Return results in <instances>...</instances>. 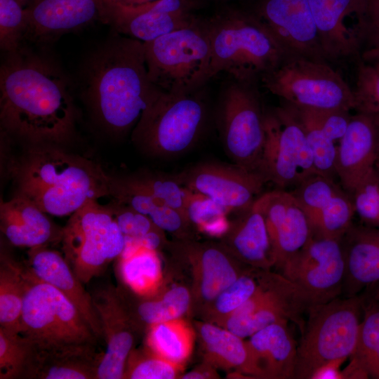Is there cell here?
Returning a JSON list of instances; mask_svg holds the SVG:
<instances>
[{
  "mask_svg": "<svg viewBox=\"0 0 379 379\" xmlns=\"http://www.w3.org/2000/svg\"><path fill=\"white\" fill-rule=\"evenodd\" d=\"M174 253L190 261L195 268L197 294L209 305L241 274L238 260L221 244L197 243L189 239L169 245Z\"/></svg>",
  "mask_w": 379,
  "mask_h": 379,
  "instance_id": "obj_23",
  "label": "cell"
},
{
  "mask_svg": "<svg viewBox=\"0 0 379 379\" xmlns=\"http://www.w3.org/2000/svg\"><path fill=\"white\" fill-rule=\"evenodd\" d=\"M363 58L365 61L379 64V45L368 47L363 53Z\"/></svg>",
  "mask_w": 379,
  "mask_h": 379,
  "instance_id": "obj_53",
  "label": "cell"
},
{
  "mask_svg": "<svg viewBox=\"0 0 379 379\" xmlns=\"http://www.w3.org/2000/svg\"><path fill=\"white\" fill-rule=\"evenodd\" d=\"M154 0H100L102 6H137Z\"/></svg>",
  "mask_w": 379,
  "mask_h": 379,
  "instance_id": "obj_52",
  "label": "cell"
},
{
  "mask_svg": "<svg viewBox=\"0 0 379 379\" xmlns=\"http://www.w3.org/2000/svg\"><path fill=\"white\" fill-rule=\"evenodd\" d=\"M191 304V295L183 286H175L165 291L160 297L143 301L136 308L135 321L150 326L182 318ZM137 324V323H136Z\"/></svg>",
  "mask_w": 379,
  "mask_h": 379,
  "instance_id": "obj_38",
  "label": "cell"
},
{
  "mask_svg": "<svg viewBox=\"0 0 379 379\" xmlns=\"http://www.w3.org/2000/svg\"><path fill=\"white\" fill-rule=\"evenodd\" d=\"M92 298L106 344L96 379H122L128 357L133 350L137 324L114 289L99 291Z\"/></svg>",
  "mask_w": 379,
  "mask_h": 379,
  "instance_id": "obj_20",
  "label": "cell"
},
{
  "mask_svg": "<svg viewBox=\"0 0 379 379\" xmlns=\"http://www.w3.org/2000/svg\"><path fill=\"white\" fill-rule=\"evenodd\" d=\"M326 60H337L359 53L364 44L361 32L349 18L362 22L368 0H307Z\"/></svg>",
  "mask_w": 379,
  "mask_h": 379,
  "instance_id": "obj_21",
  "label": "cell"
},
{
  "mask_svg": "<svg viewBox=\"0 0 379 379\" xmlns=\"http://www.w3.org/2000/svg\"><path fill=\"white\" fill-rule=\"evenodd\" d=\"M258 277L251 273L241 274L208 305L210 322L218 324L235 310L246 302L255 293Z\"/></svg>",
  "mask_w": 379,
  "mask_h": 379,
  "instance_id": "obj_43",
  "label": "cell"
},
{
  "mask_svg": "<svg viewBox=\"0 0 379 379\" xmlns=\"http://www.w3.org/2000/svg\"><path fill=\"white\" fill-rule=\"evenodd\" d=\"M77 81L91 119L113 135L133 130L162 93L149 78L144 43L114 32L88 52Z\"/></svg>",
  "mask_w": 379,
  "mask_h": 379,
  "instance_id": "obj_2",
  "label": "cell"
},
{
  "mask_svg": "<svg viewBox=\"0 0 379 379\" xmlns=\"http://www.w3.org/2000/svg\"><path fill=\"white\" fill-rule=\"evenodd\" d=\"M312 110L326 135L335 142H339L347 129L352 117L350 111Z\"/></svg>",
  "mask_w": 379,
  "mask_h": 379,
  "instance_id": "obj_48",
  "label": "cell"
},
{
  "mask_svg": "<svg viewBox=\"0 0 379 379\" xmlns=\"http://www.w3.org/2000/svg\"><path fill=\"white\" fill-rule=\"evenodd\" d=\"M65 259L82 283L88 282L121 254L125 238L109 205L91 200L62 228Z\"/></svg>",
  "mask_w": 379,
  "mask_h": 379,
  "instance_id": "obj_11",
  "label": "cell"
},
{
  "mask_svg": "<svg viewBox=\"0 0 379 379\" xmlns=\"http://www.w3.org/2000/svg\"><path fill=\"white\" fill-rule=\"evenodd\" d=\"M157 251L125 238L119 257L120 274L126 285L138 295H154L161 285V262Z\"/></svg>",
  "mask_w": 379,
  "mask_h": 379,
  "instance_id": "obj_31",
  "label": "cell"
},
{
  "mask_svg": "<svg viewBox=\"0 0 379 379\" xmlns=\"http://www.w3.org/2000/svg\"><path fill=\"white\" fill-rule=\"evenodd\" d=\"M241 5L262 23L288 58L326 61L307 0H247Z\"/></svg>",
  "mask_w": 379,
  "mask_h": 379,
  "instance_id": "obj_14",
  "label": "cell"
},
{
  "mask_svg": "<svg viewBox=\"0 0 379 379\" xmlns=\"http://www.w3.org/2000/svg\"><path fill=\"white\" fill-rule=\"evenodd\" d=\"M110 197L148 216L164 231L174 234L181 239H189L191 223L186 216L155 197L131 175H111Z\"/></svg>",
  "mask_w": 379,
  "mask_h": 379,
  "instance_id": "obj_28",
  "label": "cell"
},
{
  "mask_svg": "<svg viewBox=\"0 0 379 379\" xmlns=\"http://www.w3.org/2000/svg\"><path fill=\"white\" fill-rule=\"evenodd\" d=\"M74 85L48 46L23 43L0 67L1 132L29 144L63 145L76 133Z\"/></svg>",
  "mask_w": 379,
  "mask_h": 379,
  "instance_id": "obj_1",
  "label": "cell"
},
{
  "mask_svg": "<svg viewBox=\"0 0 379 379\" xmlns=\"http://www.w3.org/2000/svg\"><path fill=\"white\" fill-rule=\"evenodd\" d=\"M29 270L41 281L53 286L79 310L98 338H102L93 298L81 285L65 258L46 246L29 248Z\"/></svg>",
  "mask_w": 379,
  "mask_h": 379,
  "instance_id": "obj_25",
  "label": "cell"
},
{
  "mask_svg": "<svg viewBox=\"0 0 379 379\" xmlns=\"http://www.w3.org/2000/svg\"><path fill=\"white\" fill-rule=\"evenodd\" d=\"M260 81L271 93L296 107L354 109L353 89L325 60L288 58Z\"/></svg>",
  "mask_w": 379,
  "mask_h": 379,
  "instance_id": "obj_10",
  "label": "cell"
},
{
  "mask_svg": "<svg viewBox=\"0 0 379 379\" xmlns=\"http://www.w3.org/2000/svg\"><path fill=\"white\" fill-rule=\"evenodd\" d=\"M27 288L20 334L34 353L95 348L98 337L77 307L60 291L25 269Z\"/></svg>",
  "mask_w": 379,
  "mask_h": 379,
  "instance_id": "obj_5",
  "label": "cell"
},
{
  "mask_svg": "<svg viewBox=\"0 0 379 379\" xmlns=\"http://www.w3.org/2000/svg\"><path fill=\"white\" fill-rule=\"evenodd\" d=\"M376 166H377L378 168H379V156H378V158Z\"/></svg>",
  "mask_w": 379,
  "mask_h": 379,
  "instance_id": "obj_56",
  "label": "cell"
},
{
  "mask_svg": "<svg viewBox=\"0 0 379 379\" xmlns=\"http://www.w3.org/2000/svg\"><path fill=\"white\" fill-rule=\"evenodd\" d=\"M143 43L149 78L162 91L190 92L208 81L211 47L204 18Z\"/></svg>",
  "mask_w": 379,
  "mask_h": 379,
  "instance_id": "obj_7",
  "label": "cell"
},
{
  "mask_svg": "<svg viewBox=\"0 0 379 379\" xmlns=\"http://www.w3.org/2000/svg\"><path fill=\"white\" fill-rule=\"evenodd\" d=\"M354 213L351 195L340 187L308 218L312 236L341 239L352 224Z\"/></svg>",
  "mask_w": 379,
  "mask_h": 379,
  "instance_id": "obj_35",
  "label": "cell"
},
{
  "mask_svg": "<svg viewBox=\"0 0 379 379\" xmlns=\"http://www.w3.org/2000/svg\"><path fill=\"white\" fill-rule=\"evenodd\" d=\"M254 202L265 216L275 265L281 268L312 237L307 215L291 191L284 189L264 193Z\"/></svg>",
  "mask_w": 379,
  "mask_h": 379,
  "instance_id": "obj_18",
  "label": "cell"
},
{
  "mask_svg": "<svg viewBox=\"0 0 379 379\" xmlns=\"http://www.w3.org/2000/svg\"><path fill=\"white\" fill-rule=\"evenodd\" d=\"M183 366L168 361L153 353L146 346L133 349L124 371L125 379H173L178 378Z\"/></svg>",
  "mask_w": 379,
  "mask_h": 379,
  "instance_id": "obj_41",
  "label": "cell"
},
{
  "mask_svg": "<svg viewBox=\"0 0 379 379\" xmlns=\"http://www.w3.org/2000/svg\"><path fill=\"white\" fill-rule=\"evenodd\" d=\"M287 324H270L249 337L246 374L258 378H295L298 346Z\"/></svg>",
  "mask_w": 379,
  "mask_h": 379,
  "instance_id": "obj_24",
  "label": "cell"
},
{
  "mask_svg": "<svg viewBox=\"0 0 379 379\" xmlns=\"http://www.w3.org/2000/svg\"><path fill=\"white\" fill-rule=\"evenodd\" d=\"M312 305L329 302L340 293L345 275L340 239L312 237L304 247L281 268Z\"/></svg>",
  "mask_w": 379,
  "mask_h": 379,
  "instance_id": "obj_13",
  "label": "cell"
},
{
  "mask_svg": "<svg viewBox=\"0 0 379 379\" xmlns=\"http://www.w3.org/2000/svg\"><path fill=\"white\" fill-rule=\"evenodd\" d=\"M24 8H26L32 0H17Z\"/></svg>",
  "mask_w": 379,
  "mask_h": 379,
  "instance_id": "obj_55",
  "label": "cell"
},
{
  "mask_svg": "<svg viewBox=\"0 0 379 379\" xmlns=\"http://www.w3.org/2000/svg\"><path fill=\"white\" fill-rule=\"evenodd\" d=\"M108 205L124 237L152 250L158 251L165 246L164 231L148 216L114 199Z\"/></svg>",
  "mask_w": 379,
  "mask_h": 379,
  "instance_id": "obj_37",
  "label": "cell"
},
{
  "mask_svg": "<svg viewBox=\"0 0 379 379\" xmlns=\"http://www.w3.org/2000/svg\"><path fill=\"white\" fill-rule=\"evenodd\" d=\"M211 60L208 81L220 72L256 82L288 58L262 23L247 8L224 6L205 18Z\"/></svg>",
  "mask_w": 379,
  "mask_h": 379,
  "instance_id": "obj_4",
  "label": "cell"
},
{
  "mask_svg": "<svg viewBox=\"0 0 379 379\" xmlns=\"http://www.w3.org/2000/svg\"><path fill=\"white\" fill-rule=\"evenodd\" d=\"M27 20L17 0H0V48L4 53L18 49L25 43Z\"/></svg>",
  "mask_w": 379,
  "mask_h": 379,
  "instance_id": "obj_44",
  "label": "cell"
},
{
  "mask_svg": "<svg viewBox=\"0 0 379 379\" xmlns=\"http://www.w3.org/2000/svg\"><path fill=\"white\" fill-rule=\"evenodd\" d=\"M199 3L154 0L137 6H102L100 21L114 32L147 42L195 22L199 17L194 10Z\"/></svg>",
  "mask_w": 379,
  "mask_h": 379,
  "instance_id": "obj_16",
  "label": "cell"
},
{
  "mask_svg": "<svg viewBox=\"0 0 379 379\" xmlns=\"http://www.w3.org/2000/svg\"><path fill=\"white\" fill-rule=\"evenodd\" d=\"M346 359H334L322 364L313 372L310 379H343L340 368Z\"/></svg>",
  "mask_w": 379,
  "mask_h": 379,
  "instance_id": "obj_50",
  "label": "cell"
},
{
  "mask_svg": "<svg viewBox=\"0 0 379 379\" xmlns=\"http://www.w3.org/2000/svg\"><path fill=\"white\" fill-rule=\"evenodd\" d=\"M378 227H379V223H378Z\"/></svg>",
  "mask_w": 379,
  "mask_h": 379,
  "instance_id": "obj_58",
  "label": "cell"
},
{
  "mask_svg": "<svg viewBox=\"0 0 379 379\" xmlns=\"http://www.w3.org/2000/svg\"><path fill=\"white\" fill-rule=\"evenodd\" d=\"M207 1H214V2H217V3H227V2H232V1H238V2H240L241 4L246 1L247 0H207Z\"/></svg>",
  "mask_w": 379,
  "mask_h": 379,
  "instance_id": "obj_54",
  "label": "cell"
},
{
  "mask_svg": "<svg viewBox=\"0 0 379 379\" xmlns=\"http://www.w3.org/2000/svg\"><path fill=\"white\" fill-rule=\"evenodd\" d=\"M211 365L205 367H199L186 373L180 377L182 379H204L217 378V375L214 370L212 369Z\"/></svg>",
  "mask_w": 379,
  "mask_h": 379,
  "instance_id": "obj_51",
  "label": "cell"
},
{
  "mask_svg": "<svg viewBox=\"0 0 379 379\" xmlns=\"http://www.w3.org/2000/svg\"><path fill=\"white\" fill-rule=\"evenodd\" d=\"M361 305L359 298L351 297L310 307L297 347L295 378L310 379L322 364L350 357L357 343Z\"/></svg>",
  "mask_w": 379,
  "mask_h": 379,
  "instance_id": "obj_8",
  "label": "cell"
},
{
  "mask_svg": "<svg viewBox=\"0 0 379 379\" xmlns=\"http://www.w3.org/2000/svg\"><path fill=\"white\" fill-rule=\"evenodd\" d=\"M131 176L138 185L163 203L179 211L186 216L185 205L187 188L183 187L174 177L151 173H141L131 175Z\"/></svg>",
  "mask_w": 379,
  "mask_h": 379,
  "instance_id": "obj_46",
  "label": "cell"
},
{
  "mask_svg": "<svg viewBox=\"0 0 379 379\" xmlns=\"http://www.w3.org/2000/svg\"><path fill=\"white\" fill-rule=\"evenodd\" d=\"M27 288L25 269L4 251L0 265V328L20 334L23 302Z\"/></svg>",
  "mask_w": 379,
  "mask_h": 379,
  "instance_id": "obj_33",
  "label": "cell"
},
{
  "mask_svg": "<svg viewBox=\"0 0 379 379\" xmlns=\"http://www.w3.org/2000/svg\"><path fill=\"white\" fill-rule=\"evenodd\" d=\"M185 211L191 225L208 235L222 237L229 230L227 211L211 198L189 189Z\"/></svg>",
  "mask_w": 379,
  "mask_h": 379,
  "instance_id": "obj_39",
  "label": "cell"
},
{
  "mask_svg": "<svg viewBox=\"0 0 379 379\" xmlns=\"http://www.w3.org/2000/svg\"><path fill=\"white\" fill-rule=\"evenodd\" d=\"M101 356L95 348L56 353L32 352L23 378L96 379Z\"/></svg>",
  "mask_w": 379,
  "mask_h": 379,
  "instance_id": "obj_30",
  "label": "cell"
},
{
  "mask_svg": "<svg viewBox=\"0 0 379 379\" xmlns=\"http://www.w3.org/2000/svg\"><path fill=\"white\" fill-rule=\"evenodd\" d=\"M362 22L364 43L368 47L379 45V0H368Z\"/></svg>",
  "mask_w": 379,
  "mask_h": 379,
  "instance_id": "obj_49",
  "label": "cell"
},
{
  "mask_svg": "<svg viewBox=\"0 0 379 379\" xmlns=\"http://www.w3.org/2000/svg\"><path fill=\"white\" fill-rule=\"evenodd\" d=\"M290 106L304 129L317 173L335 180L337 178V145L335 142L322 129L312 109Z\"/></svg>",
  "mask_w": 379,
  "mask_h": 379,
  "instance_id": "obj_36",
  "label": "cell"
},
{
  "mask_svg": "<svg viewBox=\"0 0 379 379\" xmlns=\"http://www.w3.org/2000/svg\"><path fill=\"white\" fill-rule=\"evenodd\" d=\"M265 127L266 140L258 173L267 182L284 190L318 174L304 129L291 106L284 103L266 111Z\"/></svg>",
  "mask_w": 379,
  "mask_h": 379,
  "instance_id": "obj_12",
  "label": "cell"
},
{
  "mask_svg": "<svg viewBox=\"0 0 379 379\" xmlns=\"http://www.w3.org/2000/svg\"><path fill=\"white\" fill-rule=\"evenodd\" d=\"M8 173L15 194L52 215H71L89 201L110 196L111 175L98 164L58 144H29L9 162Z\"/></svg>",
  "mask_w": 379,
  "mask_h": 379,
  "instance_id": "obj_3",
  "label": "cell"
},
{
  "mask_svg": "<svg viewBox=\"0 0 379 379\" xmlns=\"http://www.w3.org/2000/svg\"><path fill=\"white\" fill-rule=\"evenodd\" d=\"M355 212L369 226L379 223V168L363 178L351 195Z\"/></svg>",
  "mask_w": 379,
  "mask_h": 379,
  "instance_id": "obj_47",
  "label": "cell"
},
{
  "mask_svg": "<svg viewBox=\"0 0 379 379\" xmlns=\"http://www.w3.org/2000/svg\"><path fill=\"white\" fill-rule=\"evenodd\" d=\"M352 290L379 281V227L353 223L340 239Z\"/></svg>",
  "mask_w": 379,
  "mask_h": 379,
  "instance_id": "obj_29",
  "label": "cell"
},
{
  "mask_svg": "<svg viewBox=\"0 0 379 379\" xmlns=\"http://www.w3.org/2000/svg\"><path fill=\"white\" fill-rule=\"evenodd\" d=\"M222 246L238 260L267 270L275 265L266 220L255 202L232 222Z\"/></svg>",
  "mask_w": 379,
  "mask_h": 379,
  "instance_id": "obj_27",
  "label": "cell"
},
{
  "mask_svg": "<svg viewBox=\"0 0 379 379\" xmlns=\"http://www.w3.org/2000/svg\"><path fill=\"white\" fill-rule=\"evenodd\" d=\"M206 85L190 92L162 91L132 130L133 143L159 158L181 155L198 142L208 121Z\"/></svg>",
  "mask_w": 379,
  "mask_h": 379,
  "instance_id": "obj_6",
  "label": "cell"
},
{
  "mask_svg": "<svg viewBox=\"0 0 379 379\" xmlns=\"http://www.w3.org/2000/svg\"><path fill=\"white\" fill-rule=\"evenodd\" d=\"M195 333L182 318L148 326L146 347L160 357L183 366L192 353Z\"/></svg>",
  "mask_w": 379,
  "mask_h": 379,
  "instance_id": "obj_34",
  "label": "cell"
},
{
  "mask_svg": "<svg viewBox=\"0 0 379 379\" xmlns=\"http://www.w3.org/2000/svg\"><path fill=\"white\" fill-rule=\"evenodd\" d=\"M34 203L19 194L0 206L1 230L13 246L29 248L61 241L62 229Z\"/></svg>",
  "mask_w": 379,
  "mask_h": 379,
  "instance_id": "obj_26",
  "label": "cell"
},
{
  "mask_svg": "<svg viewBox=\"0 0 379 379\" xmlns=\"http://www.w3.org/2000/svg\"><path fill=\"white\" fill-rule=\"evenodd\" d=\"M183 187L205 195L227 212L249 208L267 182L258 172L236 164H198L174 176Z\"/></svg>",
  "mask_w": 379,
  "mask_h": 379,
  "instance_id": "obj_17",
  "label": "cell"
},
{
  "mask_svg": "<svg viewBox=\"0 0 379 379\" xmlns=\"http://www.w3.org/2000/svg\"><path fill=\"white\" fill-rule=\"evenodd\" d=\"M32 354V347L27 338L0 328L1 379L23 378Z\"/></svg>",
  "mask_w": 379,
  "mask_h": 379,
  "instance_id": "obj_42",
  "label": "cell"
},
{
  "mask_svg": "<svg viewBox=\"0 0 379 379\" xmlns=\"http://www.w3.org/2000/svg\"><path fill=\"white\" fill-rule=\"evenodd\" d=\"M354 109L379 116V64L363 61L359 64L353 89Z\"/></svg>",
  "mask_w": 379,
  "mask_h": 379,
  "instance_id": "obj_45",
  "label": "cell"
},
{
  "mask_svg": "<svg viewBox=\"0 0 379 379\" xmlns=\"http://www.w3.org/2000/svg\"><path fill=\"white\" fill-rule=\"evenodd\" d=\"M376 298L379 300V289L378 291V294L376 295Z\"/></svg>",
  "mask_w": 379,
  "mask_h": 379,
  "instance_id": "obj_57",
  "label": "cell"
},
{
  "mask_svg": "<svg viewBox=\"0 0 379 379\" xmlns=\"http://www.w3.org/2000/svg\"><path fill=\"white\" fill-rule=\"evenodd\" d=\"M100 0H32L25 8V42L48 46L61 36L100 21Z\"/></svg>",
  "mask_w": 379,
  "mask_h": 379,
  "instance_id": "obj_19",
  "label": "cell"
},
{
  "mask_svg": "<svg viewBox=\"0 0 379 379\" xmlns=\"http://www.w3.org/2000/svg\"><path fill=\"white\" fill-rule=\"evenodd\" d=\"M196 328L207 364L246 374V342L224 327L210 321L197 322Z\"/></svg>",
  "mask_w": 379,
  "mask_h": 379,
  "instance_id": "obj_32",
  "label": "cell"
},
{
  "mask_svg": "<svg viewBox=\"0 0 379 379\" xmlns=\"http://www.w3.org/2000/svg\"><path fill=\"white\" fill-rule=\"evenodd\" d=\"M258 277V286L253 295V312L244 317H227L218 325L242 338L270 324L289 321L302 330V314L312 305L304 293L283 274L263 270Z\"/></svg>",
  "mask_w": 379,
  "mask_h": 379,
  "instance_id": "obj_15",
  "label": "cell"
},
{
  "mask_svg": "<svg viewBox=\"0 0 379 379\" xmlns=\"http://www.w3.org/2000/svg\"><path fill=\"white\" fill-rule=\"evenodd\" d=\"M379 156V116L357 112L337 146L336 174L350 195L376 167Z\"/></svg>",
  "mask_w": 379,
  "mask_h": 379,
  "instance_id": "obj_22",
  "label": "cell"
},
{
  "mask_svg": "<svg viewBox=\"0 0 379 379\" xmlns=\"http://www.w3.org/2000/svg\"><path fill=\"white\" fill-rule=\"evenodd\" d=\"M350 359L368 378L379 379V308L367 312L361 321L357 345Z\"/></svg>",
  "mask_w": 379,
  "mask_h": 379,
  "instance_id": "obj_40",
  "label": "cell"
},
{
  "mask_svg": "<svg viewBox=\"0 0 379 379\" xmlns=\"http://www.w3.org/2000/svg\"><path fill=\"white\" fill-rule=\"evenodd\" d=\"M257 83L230 77L221 88L218 125L225 151L234 164L258 172L266 133Z\"/></svg>",
  "mask_w": 379,
  "mask_h": 379,
  "instance_id": "obj_9",
  "label": "cell"
}]
</instances>
